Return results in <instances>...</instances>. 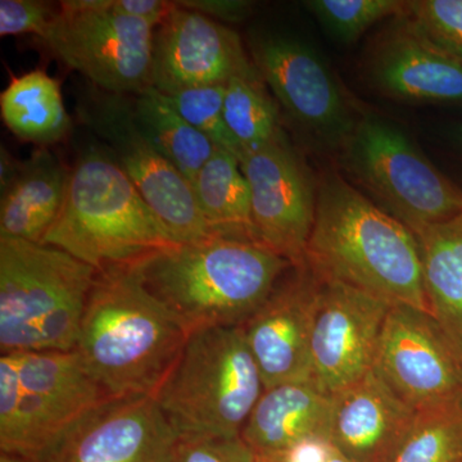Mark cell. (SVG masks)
<instances>
[{
    "label": "cell",
    "mask_w": 462,
    "mask_h": 462,
    "mask_svg": "<svg viewBox=\"0 0 462 462\" xmlns=\"http://www.w3.org/2000/svg\"><path fill=\"white\" fill-rule=\"evenodd\" d=\"M306 263L327 281L430 312L412 231L338 172L324 173L318 182Z\"/></svg>",
    "instance_id": "cell-1"
},
{
    "label": "cell",
    "mask_w": 462,
    "mask_h": 462,
    "mask_svg": "<svg viewBox=\"0 0 462 462\" xmlns=\"http://www.w3.org/2000/svg\"><path fill=\"white\" fill-rule=\"evenodd\" d=\"M188 337L132 264H125L97 273L74 351L107 396H153Z\"/></svg>",
    "instance_id": "cell-2"
},
{
    "label": "cell",
    "mask_w": 462,
    "mask_h": 462,
    "mask_svg": "<svg viewBox=\"0 0 462 462\" xmlns=\"http://www.w3.org/2000/svg\"><path fill=\"white\" fill-rule=\"evenodd\" d=\"M132 266L190 334L247 321L294 264L257 239L214 234Z\"/></svg>",
    "instance_id": "cell-3"
},
{
    "label": "cell",
    "mask_w": 462,
    "mask_h": 462,
    "mask_svg": "<svg viewBox=\"0 0 462 462\" xmlns=\"http://www.w3.org/2000/svg\"><path fill=\"white\" fill-rule=\"evenodd\" d=\"M41 245L103 272L175 243L112 154L89 147L71 169L62 211Z\"/></svg>",
    "instance_id": "cell-4"
},
{
    "label": "cell",
    "mask_w": 462,
    "mask_h": 462,
    "mask_svg": "<svg viewBox=\"0 0 462 462\" xmlns=\"http://www.w3.org/2000/svg\"><path fill=\"white\" fill-rule=\"evenodd\" d=\"M97 272L53 245L0 238V351H74Z\"/></svg>",
    "instance_id": "cell-5"
},
{
    "label": "cell",
    "mask_w": 462,
    "mask_h": 462,
    "mask_svg": "<svg viewBox=\"0 0 462 462\" xmlns=\"http://www.w3.org/2000/svg\"><path fill=\"white\" fill-rule=\"evenodd\" d=\"M263 391L236 325L191 331L153 397L178 439L239 437Z\"/></svg>",
    "instance_id": "cell-6"
},
{
    "label": "cell",
    "mask_w": 462,
    "mask_h": 462,
    "mask_svg": "<svg viewBox=\"0 0 462 462\" xmlns=\"http://www.w3.org/2000/svg\"><path fill=\"white\" fill-rule=\"evenodd\" d=\"M75 351L0 357V448L32 460L72 422L108 398Z\"/></svg>",
    "instance_id": "cell-7"
},
{
    "label": "cell",
    "mask_w": 462,
    "mask_h": 462,
    "mask_svg": "<svg viewBox=\"0 0 462 462\" xmlns=\"http://www.w3.org/2000/svg\"><path fill=\"white\" fill-rule=\"evenodd\" d=\"M340 153L367 199L412 233L462 212L460 188L400 129L376 116L358 118Z\"/></svg>",
    "instance_id": "cell-8"
},
{
    "label": "cell",
    "mask_w": 462,
    "mask_h": 462,
    "mask_svg": "<svg viewBox=\"0 0 462 462\" xmlns=\"http://www.w3.org/2000/svg\"><path fill=\"white\" fill-rule=\"evenodd\" d=\"M114 0H67L42 38L69 69L114 96L153 87L154 27L115 11Z\"/></svg>",
    "instance_id": "cell-9"
},
{
    "label": "cell",
    "mask_w": 462,
    "mask_h": 462,
    "mask_svg": "<svg viewBox=\"0 0 462 462\" xmlns=\"http://www.w3.org/2000/svg\"><path fill=\"white\" fill-rule=\"evenodd\" d=\"M85 120L107 142L109 153L160 218L175 245L214 236L203 217L193 184L143 134L133 105L109 94L85 109Z\"/></svg>",
    "instance_id": "cell-10"
},
{
    "label": "cell",
    "mask_w": 462,
    "mask_h": 462,
    "mask_svg": "<svg viewBox=\"0 0 462 462\" xmlns=\"http://www.w3.org/2000/svg\"><path fill=\"white\" fill-rule=\"evenodd\" d=\"M251 189L252 225L258 242L294 266L306 263L314 229L318 184L284 134L240 158Z\"/></svg>",
    "instance_id": "cell-11"
},
{
    "label": "cell",
    "mask_w": 462,
    "mask_h": 462,
    "mask_svg": "<svg viewBox=\"0 0 462 462\" xmlns=\"http://www.w3.org/2000/svg\"><path fill=\"white\" fill-rule=\"evenodd\" d=\"M373 370L416 412L462 396L461 358L430 312L415 307H391Z\"/></svg>",
    "instance_id": "cell-12"
},
{
    "label": "cell",
    "mask_w": 462,
    "mask_h": 462,
    "mask_svg": "<svg viewBox=\"0 0 462 462\" xmlns=\"http://www.w3.org/2000/svg\"><path fill=\"white\" fill-rule=\"evenodd\" d=\"M178 436L153 396L108 397L32 462H171Z\"/></svg>",
    "instance_id": "cell-13"
},
{
    "label": "cell",
    "mask_w": 462,
    "mask_h": 462,
    "mask_svg": "<svg viewBox=\"0 0 462 462\" xmlns=\"http://www.w3.org/2000/svg\"><path fill=\"white\" fill-rule=\"evenodd\" d=\"M254 65L291 120L325 147L340 151L357 118L324 60L309 45L267 36L252 45Z\"/></svg>",
    "instance_id": "cell-14"
},
{
    "label": "cell",
    "mask_w": 462,
    "mask_h": 462,
    "mask_svg": "<svg viewBox=\"0 0 462 462\" xmlns=\"http://www.w3.org/2000/svg\"><path fill=\"white\" fill-rule=\"evenodd\" d=\"M392 306L320 278L311 330V379L319 388L333 396L372 372Z\"/></svg>",
    "instance_id": "cell-15"
},
{
    "label": "cell",
    "mask_w": 462,
    "mask_h": 462,
    "mask_svg": "<svg viewBox=\"0 0 462 462\" xmlns=\"http://www.w3.org/2000/svg\"><path fill=\"white\" fill-rule=\"evenodd\" d=\"M319 288L320 278L309 264L293 266L263 305L240 325L264 389L311 379V330Z\"/></svg>",
    "instance_id": "cell-16"
},
{
    "label": "cell",
    "mask_w": 462,
    "mask_h": 462,
    "mask_svg": "<svg viewBox=\"0 0 462 462\" xmlns=\"http://www.w3.org/2000/svg\"><path fill=\"white\" fill-rule=\"evenodd\" d=\"M256 71L238 33L178 3L154 32L152 81L162 94L226 84Z\"/></svg>",
    "instance_id": "cell-17"
},
{
    "label": "cell",
    "mask_w": 462,
    "mask_h": 462,
    "mask_svg": "<svg viewBox=\"0 0 462 462\" xmlns=\"http://www.w3.org/2000/svg\"><path fill=\"white\" fill-rule=\"evenodd\" d=\"M375 87L410 103H462V62L403 14L379 33L367 60Z\"/></svg>",
    "instance_id": "cell-18"
},
{
    "label": "cell",
    "mask_w": 462,
    "mask_h": 462,
    "mask_svg": "<svg viewBox=\"0 0 462 462\" xmlns=\"http://www.w3.org/2000/svg\"><path fill=\"white\" fill-rule=\"evenodd\" d=\"M415 416L372 370L331 396L329 439L354 462H391Z\"/></svg>",
    "instance_id": "cell-19"
},
{
    "label": "cell",
    "mask_w": 462,
    "mask_h": 462,
    "mask_svg": "<svg viewBox=\"0 0 462 462\" xmlns=\"http://www.w3.org/2000/svg\"><path fill=\"white\" fill-rule=\"evenodd\" d=\"M331 396L314 380L266 388L252 410L242 438L254 454L275 458L307 438H329Z\"/></svg>",
    "instance_id": "cell-20"
},
{
    "label": "cell",
    "mask_w": 462,
    "mask_h": 462,
    "mask_svg": "<svg viewBox=\"0 0 462 462\" xmlns=\"http://www.w3.org/2000/svg\"><path fill=\"white\" fill-rule=\"evenodd\" d=\"M71 170L48 149H39L3 185L0 238L42 243L65 203Z\"/></svg>",
    "instance_id": "cell-21"
},
{
    "label": "cell",
    "mask_w": 462,
    "mask_h": 462,
    "mask_svg": "<svg viewBox=\"0 0 462 462\" xmlns=\"http://www.w3.org/2000/svg\"><path fill=\"white\" fill-rule=\"evenodd\" d=\"M413 236L428 310L462 361V212Z\"/></svg>",
    "instance_id": "cell-22"
},
{
    "label": "cell",
    "mask_w": 462,
    "mask_h": 462,
    "mask_svg": "<svg viewBox=\"0 0 462 462\" xmlns=\"http://www.w3.org/2000/svg\"><path fill=\"white\" fill-rule=\"evenodd\" d=\"M3 123L17 138L47 147L71 129L60 83L42 69L14 76L0 94Z\"/></svg>",
    "instance_id": "cell-23"
},
{
    "label": "cell",
    "mask_w": 462,
    "mask_h": 462,
    "mask_svg": "<svg viewBox=\"0 0 462 462\" xmlns=\"http://www.w3.org/2000/svg\"><path fill=\"white\" fill-rule=\"evenodd\" d=\"M193 187L212 233L257 239L252 225L251 189L238 157L216 149Z\"/></svg>",
    "instance_id": "cell-24"
},
{
    "label": "cell",
    "mask_w": 462,
    "mask_h": 462,
    "mask_svg": "<svg viewBox=\"0 0 462 462\" xmlns=\"http://www.w3.org/2000/svg\"><path fill=\"white\" fill-rule=\"evenodd\" d=\"M133 112L148 141L193 184L217 149L214 143L184 120L156 88L136 94Z\"/></svg>",
    "instance_id": "cell-25"
},
{
    "label": "cell",
    "mask_w": 462,
    "mask_h": 462,
    "mask_svg": "<svg viewBox=\"0 0 462 462\" xmlns=\"http://www.w3.org/2000/svg\"><path fill=\"white\" fill-rule=\"evenodd\" d=\"M224 118L243 156L270 144L284 134L278 107L258 71L238 75L227 81Z\"/></svg>",
    "instance_id": "cell-26"
},
{
    "label": "cell",
    "mask_w": 462,
    "mask_h": 462,
    "mask_svg": "<svg viewBox=\"0 0 462 462\" xmlns=\"http://www.w3.org/2000/svg\"><path fill=\"white\" fill-rule=\"evenodd\" d=\"M391 462H462V396L416 412Z\"/></svg>",
    "instance_id": "cell-27"
},
{
    "label": "cell",
    "mask_w": 462,
    "mask_h": 462,
    "mask_svg": "<svg viewBox=\"0 0 462 462\" xmlns=\"http://www.w3.org/2000/svg\"><path fill=\"white\" fill-rule=\"evenodd\" d=\"M398 0H311L305 5L325 32L343 44L354 42L379 21L402 14Z\"/></svg>",
    "instance_id": "cell-28"
},
{
    "label": "cell",
    "mask_w": 462,
    "mask_h": 462,
    "mask_svg": "<svg viewBox=\"0 0 462 462\" xmlns=\"http://www.w3.org/2000/svg\"><path fill=\"white\" fill-rule=\"evenodd\" d=\"M226 84L206 85L163 94L184 120L206 135L217 149L242 158L243 152L227 129L224 118Z\"/></svg>",
    "instance_id": "cell-29"
},
{
    "label": "cell",
    "mask_w": 462,
    "mask_h": 462,
    "mask_svg": "<svg viewBox=\"0 0 462 462\" xmlns=\"http://www.w3.org/2000/svg\"><path fill=\"white\" fill-rule=\"evenodd\" d=\"M402 14L462 62V0H413Z\"/></svg>",
    "instance_id": "cell-30"
},
{
    "label": "cell",
    "mask_w": 462,
    "mask_h": 462,
    "mask_svg": "<svg viewBox=\"0 0 462 462\" xmlns=\"http://www.w3.org/2000/svg\"><path fill=\"white\" fill-rule=\"evenodd\" d=\"M171 462H257V455L239 437L178 439Z\"/></svg>",
    "instance_id": "cell-31"
},
{
    "label": "cell",
    "mask_w": 462,
    "mask_h": 462,
    "mask_svg": "<svg viewBox=\"0 0 462 462\" xmlns=\"http://www.w3.org/2000/svg\"><path fill=\"white\" fill-rule=\"evenodd\" d=\"M57 14V8L39 0H2L0 36L32 33L42 39Z\"/></svg>",
    "instance_id": "cell-32"
},
{
    "label": "cell",
    "mask_w": 462,
    "mask_h": 462,
    "mask_svg": "<svg viewBox=\"0 0 462 462\" xmlns=\"http://www.w3.org/2000/svg\"><path fill=\"white\" fill-rule=\"evenodd\" d=\"M273 462H354L328 437L307 438L282 452Z\"/></svg>",
    "instance_id": "cell-33"
},
{
    "label": "cell",
    "mask_w": 462,
    "mask_h": 462,
    "mask_svg": "<svg viewBox=\"0 0 462 462\" xmlns=\"http://www.w3.org/2000/svg\"><path fill=\"white\" fill-rule=\"evenodd\" d=\"M112 7L118 14L158 27L171 14L176 3L167 0H114Z\"/></svg>",
    "instance_id": "cell-34"
},
{
    "label": "cell",
    "mask_w": 462,
    "mask_h": 462,
    "mask_svg": "<svg viewBox=\"0 0 462 462\" xmlns=\"http://www.w3.org/2000/svg\"><path fill=\"white\" fill-rule=\"evenodd\" d=\"M182 8L199 12L205 16L236 23L251 14L252 5L243 0H181L176 2Z\"/></svg>",
    "instance_id": "cell-35"
},
{
    "label": "cell",
    "mask_w": 462,
    "mask_h": 462,
    "mask_svg": "<svg viewBox=\"0 0 462 462\" xmlns=\"http://www.w3.org/2000/svg\"><path fill=\"white\" fill-rule=\"evenodd\" d=\"M0 462H32L27 458L20 457V456L3 454L0 455Z\"/></svg>",
    "instance_id": "cell-36"
},
{
    "label": "cell",
    "mask_w": 462,
    "mask_h": 462,
    "mask_svg": "<svg viewBox=\"0 0 462 462\" xmlns=\"http://www.w3.org/2000/svg\"><path fill=\"white\" fill-rule=\"evenodd\" d=\"M257 462H273L272 458L261 457V456H257Z\"/></svg>",
    "instance_id": "cell-37"
},
{
    "label": "cell",
    "mask_w": 462,
    "mask_h": 462,
    "mask_svg": "<svg viewBox=\"0 0 462 462\" xmlns=\"http://www.w3.org/2000/svg\"><path fill=\"white\" fill-rule=\"evenodd\" d=\"M457 138H458V141H460V143L462 144V126L460 127V129H458Z\"/></svg>",
    "instance_id": "cell-38"
}]
</instances>
